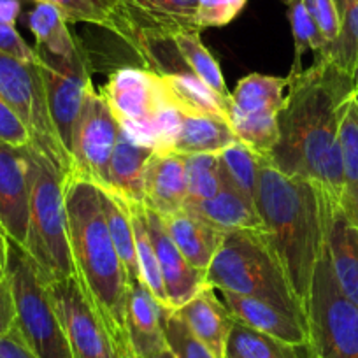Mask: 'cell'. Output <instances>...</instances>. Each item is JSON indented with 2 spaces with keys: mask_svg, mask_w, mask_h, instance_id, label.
Returning <instances> with one entry per match:
<instances>
[{
  "mask_svg": "<svg viewBox=\"0 0 358 358\" xmlns=\"http://www.w3.org/2000/svg\"><path fill=\"white\" fill-rule=\"evenodd\" d=\"M353 92V76L316 58L313 67L288 83L278 113L280 137L267 157L280 172L308 179L337 202L344 187L341 118Z\"/></svg>",
  "mask_w": 358,
  "mask_h": 358,
  "instance_id": "6da1fadb",
  "label": "cell"
},
{
  "mask_svg": "<svg viewBox=\"0 0 358 358\" xmlns=\"http://www.w3.org/2000/svg\"><path fill=\"white\" fill-rule=\"evenodd\" d=\"M255 208L295 295L304 304L325 246L322 192L308 179L283 174L262 157Z\"/></svg>",
  "mask_w": 358,
  "mask_h": 358,
  "instance_id": "7a4b0ae2",
  "label": "cell"
},
{
  "mask_svg": "<svg viewBox=\"0 0 358 358\" xmlns=\"http://www.w3.org/2000/svg\"><path fill=\"white\" fill-rule=\"evenodd\" d=\"M65 206L76 278L122 355L127 351L125 304L129 278L106 223L101 190L90 181L67 176Z\"/></svg>",
  "mask_w": 358,
  "mask_h": 358,
  "instance_id": "3957f363",
  "label": "cell"
},
{
  "mask_svg": "<svg viewBox=\"0 0 358 358\" xmlns=\"http://www.w3.org/2000/svg\"><path fill=\"white\" fill-rule=\"evenodd\" d=\"M206 281L220 292L260 299L308 322L304 304L295 295L265 230L225 234L206 271Z\"/></svg>",
  "mask_w": 358,
  "mask_h": 358,
  "instance_id": "277c9868",
  "label": "cell"
},
{
  "mask_svg": "<svg viewBox=\"0 0 358 358\" xmlns=\"http://www.w3.org/2000/svg\"><path fill=\"white\" fill-rule=\"evenodd\" d=\"M23 248L36 262L48 283L76 278L69 241L65 176L36 148L29 232Z\"/></svg>",
  "mask_w": 358,
  "mask_h": 358,
  "instance_id": "5b68a950",
  "label": "cell"
},
{
  "mask_svg": "<svg viewBox=\"0 0 358 358\" xmlns=\"http://www.w3.org/2000/svg\"><path fill=\"white\" fill-rule=\"evenodd\" d=\"M8 280L16 306V329L37 358H74L67 336L36 262L27 250L9 239Z\"/></svg>",
  "mask_w": 358,
  "mask_h": 358,
  "instance_id": "8992f818",
  "label": "cell"
},
{
  "mask_svg": "<svg viewBox=\"0 0 358 358\" xmlns=\"http://www.w3.org/2000/svg\"><path fill=\"white\" fill-rule=\"evenodd\" d=\"M309 350L318 358H358V306L341 290L323 246L304 302Z\"/></svg>",
  "mask_w": 358,
  "mask_h": 358,
  "instance_id": "52a82bcc",
  "label": "cell"
},
{
  "mask_svg": "<svg viewBox=\"0 0 358 358\" xmlns=\"http://www.w3.org/2000/svg\"><path fill=\"white\" fill-rule=\"evenodd\" d=\"M0 99L23 120L32 134L34 148L50 158L67 178L72 160L51 122L39 64L23 62L0 51Z\"/></svg>",
  "mask_w": 358,
  "mask_h": 358,
  "instance_id": "ba28073f",
  "label": "cell"
},
{
  "mask_svg": "<svg viewBox=\"0 0 358 358\" xmlns=\"http://www.w3.org/2000/svg\"><path fill=\"white\" fill-rule=\"evenodd\" d=\"M102 95L120 127L137 143L155 146L162 113L176 106L160 74L150 69L123 67L109 76Z\"/></svg>",
  "mask_w": 358,
  "mask_h": 358,
  "instance_id": "9c48e42d",
  "label": "cell"
},
{
  "mask_svg": "<svg viewBox=\"0 0 358 358\" xmlns=\"http://www.w3.org/2000/svg\"><path fill=\"white\" fill-rule=\"evenodd\" d=\"M120 123L108 101L95 86L86 92L81 111L72 130L71 158L72 172L69 176L108 187V169L120 136Z\"/></svg>",
  "mask_w": 358,
  "mask_h": 358,
  "instance_id": "30bf717a",
  "label": "cell"
},
{
  "mask_svg": "<svg viewBox=\"0 0 358 358\" xmlns=\"http://www.w3.org/2000/svg\"><path fill=\"white\" fill-rule=\"evenodd\" d=\"M36 53L44 90H46L51 122H53L62 146L71 157L72 130L81 111L86 92L94 86L92 76H90L88 58L83 46H79V50L71 58L55 57L37 48Z\"/></svg>",
  "mask_w": 358,
  "mask_h": 358,
  "instance_id": "8fae6325",
  "label": "cell"
},
{
  "mask_svg": "<svg viewBox=\"0 0 358 358\" xmlns=\"http://www.w3.org/2000/svg\"><path fill=\"white\" fill-rule=\"evenodd\" d=\"M50 294L74 358H122L115 341L83 294L78 278L53 281Z\"/></svg>",
  "mask_w": 358,
  "mask_h": 358,
  "instance_id": "7c38bea8",
  "label": "cell"
},
{
  "mask_svg": "<svg viewBox=\"0 0 358 358\" xmlns=\"http://www.w3.org/2000/svg\"><path fill=\"white\" fill-rule=\"evenodd\" d=\"M34 146L0 141V225L9 239L25 246L30 218Z\"/></svg>",
  "mask_w": 358,
  "mask_h": 358,
  "instance_id": "4fadbf2b",
  "label": "cell"
},
{
  "mask_svg": "<svg viewBox=\"0 0 358 358\" xmlns=\"http://www.w3.org/2000/svg\"><path fill=\"white\" fill-rule=\"evenodd\" d=\"M146 211V227L150 232L151 243L155 246L158 265H160L162 280H164L165 294H167L169 306L172 311L187 304L194 299L204 287H208L204 271L195 268L185 255L179 251L172 237L165 229L162 216L144 206Z\"/></svg>",
  "mask_w": 358,
  "mask_h": 358,
  "instance_id": "5bb4252c",
  "label": "cell"
},
{
  "mask_svg": "<svg viewBox=\"0 0 358 358\" xmlns=\"http://www.w3.org/2000/svg\"><path fill=\"white\" fill-rule=\"evenodd\" d=\"M165 309L143 280L129 281L125 304L127 351L134 358H157L167 348L164 336Z\"/></svg>",
  "mask_w": 358,
  "mask_h": 358,
  "instance_id": "9a60e30c",
  "label": "cell"
},
{
  "mask_svg": "<svg viewBox=\"0 0 358 358\" xmlns=\"http://www.w3.org/2000/svg\"><path fill=\"white\" fill-rule=\"evenodd\" d=\"M322 197L325 213V248L334 276L343 294L358 306V225L348 218L339 202L327 197L323 192Z\"/></svg>",
  "mask_w": 358,
  "mask_h": 358,
  "instance_id": "2e32d148",
  "label": "cell"
},
{
  "mask_svg": "<svg viewBox=\"0 0 358 358\" xmlns=\"http://www.w3.org/2000/svg\"><path fill=\"white\" fill-rule=\"evenodd\" d=\"M222 301L236 322L258 330L290 346H309L308 322L295 318L290 313L244 295L222 292Z\"/></svg>",
  "mask_w": 358,
  "mask_h": 358,
  "instance_id": "e0dca14e",
  "label": "cell"
},
{
  "mask_svg": "<svg viewBox=\"0 0 358 358\" xmlns=\"http://www.w3.org/2000/svg\"><path fill=\"white\" fill-rule=\"evenodd\" d=\"M187 195V157L153 153L144 176V206L167 216L183 208Z\"/></svg>",
  "mask_w": 358,
  "mask_h": 358,
  "instance_id": "ac0fdd59",
  "label": "cell"
},
{
  "mask_svg": "<svg viewBox=\"0 0 358 358\" xmlns=\"http://www.w3.org/2000/svg\"><path fill=\"white\" fill-rule=\"evenodd\" d=\"M123 13L129 18L134 32H148L176 36L197 29L199 0H120Z\"/></svg>",
  "mask_w": 358,
  "mask_h": 358,
  "instance_id": "d6986e66",
  "label": "cell"
},
{
  "mask_svg": "<svg viewBox=\"0 0 358 358\" xmlns=\"http://www.w3.org/2000/svg\"><path fill=\"white\" fill-rule=\"evenodd\" d=\"M194 336L208 346L216 358L225 355L227 337L232 329L234 318L222 299L216 295V288L204 287L194 299L176 309Z\"/></svg>",
  "mask_w": 358,
  "mask_h": 358,
  "instance_id": "ffe728a7",
  "label": "cell"
},
{
  "mask_svg": "<svg viewBox=\"0 0 358 358\" xmlns=\"http://www.w3.org/2000/svg\"><path fill=\"white\" fill-rule=\"evenodd\" d=\"M162 222L185 258L195 268L206 273L218 253L225 234L185 206L172 215L162 216Z\"/></svg>",
  "mask_w": 358,
  "mask_h": 358,
  "instance_id": "44dd1931",
  "label": "cell"
},
{
  "mask_svg": "<svg viewBox=\"0 0 358 358\" xmlns=\"http://www.w3.org/2000/svg\"><path fill=\"white\" fill-rule=\"evenodd\" d=\"M153 153V148L137 143L125 130L120 129L118 141L109 160L106 190L132 204L144 202V176Z\"/></svg>",
  "mask_w": 358,
  "mask_h": 358,
  "instance_id": "7402d4cb",
  "label": "cell"
},
{
  "mask_svg": "<svg viewBox=\"0 0 358 358\" xmlns=\"http://www.w3.org/2000/svg\"><path fill=\"white\" fill-rule=\"evenodd\" d=\"M185 208L204 218L223 234L239 230H264V223L258 216L255 202L227 183H223L215 197L201 202H187Z\"/></svg>",
  "mask_w": 358,
  "mask_h": 358,
  "instance_id": "603a6c76",
  "label": "cell"
},
{
  "mask_svg": "<svg viewBox=\"0 0 358 358\" xmlns=\"http://www.w3.org/2000/svg\"><path fill=\"white\" fill-rule=\"evenodd\" d=\"M62 13L67 23H88L113 34L134 50L136 32L123 13L120 0H36Z\"/></svg>",
  "mask_w": 358,
  "mask_h": 358,
  "instance_id": "cb8c5ba5",
  "label": "cell"
},
{
  "mask_svg": "<svg viewBox=\"0 0 358 358\" xmlns=\"http://www.w3.org/2000/svg\"><path fill=\"white\" fill-rule=\"evenodd\" d=\"M237 141L229 122L216 116L185 115L172 144L171 153L204 155L220 153Z\"/></svg>",
  "mask_w": 358,
  "mask_h": 358,
  "instance_id": "d4e9b609",
  "label": "cell"
},
{
  "mask_svg": "<svg viewBox=\"0 0 358 358\" xmlns=\"http://www.w3.org/2000/svg\"><path fill=\"white\" fill-rule=\"evenodd\" d=\"M162 79L171 92L172 101L181 113L229 120L232 101H223L222 97H218L201 79L195 78L190 69L164 74Z\"/></svg>",
  "mask_w": 358,
  "mask_h": 358,
  "instance_id": "484cf974",
  "label": "cell"
},
{
  "mask_svg": "<svg viewBox=\"0 0 358 358\" xmlns=\"http://www.w3.org/2000/svg\"><path fill=\"white\" fill-rule=\"evenodd\" d=\"M287 78L250 74L237 83L232 94V106L243 115L278 116L285 104Z\"/></svg>",
  "mask_w": 358,
  "mask_h": 358,
  "instance_id": "4316f807",
  "label": "cell"
},
{
  "mask_svg": "<svg viewBox=\"0 0 358 358\" xmlns=\"http://www.w3.org/2000/svg\"><path fill=\"white\" fill-rule=\"evenodd\" d=\"M339 139L344 171V187L339 204L348 218L358 225V108L355 92L344 106Z\"/></svg>",
  "mask_w": 358,
  "mask_h": 358,
  "instance_id": "83f0119b",
  "label": "cell"
},
{
  "mask_svg": "<svg viewBox=\"0 0 358 358\" xmlns=\"http://www.w3.org/2000/svg\"><path fill=\"white\" fill-rule=\"evenodd\" d=\"M309 346H290L234 320L223 358H309Z\"/></svg>",
  "mask_w": 358,
  "mask_h": 358,
  "instance_id": "f1b7e54d",
  "label": "cell"
},
{
  "mask_svg": "<svg viewBox=\"0 0 358 358\" xmlns=\"http://www.w3.org/2000/svg\"><path fill=\"white\" fill-rule=\"evenodd\" d=\"M101 190L102 211H104L106 223H108L109 234H111L113 244L127 271L129 281L141 280L139 264H137L136 253V237H134V225L130 218V209L127 201L115 195L113 192L99 187Z\"/></svg>",
  "mask_w": 358,
  "mask_h": 358,
  "instance_id": "f546056e",
  "label": "cell"
},
{
  "mask_svg": "<svg viewBox=\"0 0 358 358\" xmlns=\"http://www.w3.org/2000/svg\"><path fill=\"white\" fill-rule=\"evenodd\" d=\"M27 23L37 41V50L55 57L71 58L81 46L69 30L67 20L53 6L37 4L29 13Z\"/></svg>",
  "mask_w": 358,
  "mask_h": 358,
  "instance_id": "4dcf8cb0",
  "label": "cell"
},
{
  "mask_svg": "<svg viewBox=\"0 0 358 358\" xmlns=\"http://www.w3.org/2000/svg\"><path fill=\"white\" fill-rule=\"evenodd\" d=\"M179 55L185 60L187 67L201 79L208 88H211L223 101H232V94L227 88L225 78L222 74L218 62L213 57L211 51L204 46L201 39V32L188 30V32H178L172 36Z\"/></svg>",
  "mask_w": 358,
  "mask_h": 358,
  "instance_id": "1f68e13d",
  "label": "cell"
},
{
  "mask_svg": "<svg viewBox=\"0 0 358 358\" xmlns=\"http://www.w3.org/2000/svg\"><path fill=\"white\" fill-rule=\"evenodd\" d=\"M130 209V218H132L134 225V237H136V253H137V264H139L141 280L146 285L148 290L151 292L158 304L165 309V311H172L169 306L167 294H165L164 280H162L160 265H158L157 253H155V246L151 243L150 232L146 227V211H144V202L139 204H132L127 202Z\"/></svg>",
  "mask_w": 358,
  "mask_h": 358,
  "instance_id": "d6a6232c",
  "label": "cell"
},
{
  "mask_svg": "<svg viewBox=\"0 0 358 358\" xmlns=\"http://www.w3.org/2000/svg\"><path fill=\"white\" fill-rule=\"evenodd\" d=\"M287 8L288 22H290L292 36H294V62H292L290 74L287 76L288 83L294 81L295 78L304 72L302 69V57L306 51H313L316 58L325 57L327 44L320 34L318 27L313 22L311 15L308 13L304 6V0H281Z\"/></svg>",
  "mask_w": 358,
  "mask_h": 358,
  "instance_id": "836d02e7",
  "label": "cell"
},
{
  "mask_svg": "<svg viewBox=\"0 0 358 358\" xmlns=\"http://www.w3.org/2000/svg\"><path fill=\"white\" fill-rule=\"evenodd\" d=\"M222 165L223 183L230 185L237 192L255 202L258 185V167H260V155L255 153L250 146L241 141H236L218 153Z\"/></svg>",
  "mask_w": 358,
  "mask_h": 358,
  "instance_id": "e575fe53",
  "label": "cell"
},
{
  "mask_svg": "<svg viewBox=\"0 0 358 358\" xmlns=\"http://www.w3.org/2000/svg\"><path fill=\"white\" fill-rule=\"evenodd\" d=\"M229 125L232 127L237 141L250 146L255 153L267 158L274 150L280 137L278 116H250L230 106Z\"/></svg>",
  "mask_w": 358,
  "mask_h": 358,
  "instance_id": "d590c367",
  "label": "cell"
},
{
  "mask_svg": "<svg viewBox=\"0 0 358 358\" xmlns=\"http://www.w3.org/2000/svg\"><path fill=\"white\" fill-rule=\"evenodd\" d=\"M341 20V36L327 62L353 76L358 67V0H336Z\"/></svg>",
  "mask_w": 358,
  "mask_h": 358,
  "instance_id": "8d00e7d4",
  "label": "cell"
},
{
  "mask_svg": "<svg viewBox=\"0 0 358 358\" xmlns=\"http://www.w3.org/2000/svg\"><path fill=\"white\" fill-rule=\"evenodd\" d=\"M185 157H187L188 185L187 202H201L215 197L223 187L218 153L185 155Z\"/></svg>",
  "mask_w": 358,
  "mask_h": 358,
  "instance_id": "74e56055",
  "label": "cell"
},
{
  "mask_svg": "<svg viewBox=\"0 0 358 358\" xmlns=\"http://www.w3.org/2000/svg\"><path fill=\"white\" fill-rule=\"evenodd\" d=\"M165 344L176 358H216L206 344L194 336L187 323L176 311H167L164 316Z\"/></svg>",
  "mask_w": 358,
  "mask_h": 358,
  "instance_id": "f35d334b",
  "label": "cell"
},
{
  "mask_svg": "<svg viewBox=\"0 0 358 358\" xmlns=\"http://www.w3.org/2000/svg\"><path fill=\"white\" fill-rule=\"evenodd\" d=\"M304 6L325 41L327 51L322 60H327L341 36V20L336 0H304Z\"/></svg>",
  "mask_w": 358,
  "mask_h": 358,
  "instance_id": "ab89813d",
  "label": "cell"
},
{
  "mask_svg": "<svg viewBox=\"0 0 358 358\" xmlns=\"http://www.w3.org/2000/svg\"><path fill=\"white\" fill-rule=\"evenodd\" d=\"M248 0H199L197 15V29H220L229 23H232L237 16L246 8Z\"/></svg>",
  "mask_w": 358,
  "mask_h": 358,
  "instance_id": "60d3db41",
  "label": "cell"
},
{
  "mask_svg": "<svg viewBox=\"0 0 358 358\" xmlns=\"http://www.w3.org/2000/svg\"><path fill=\"white\" fill-rule=\"evenodd\" d=\"M0 141L13 146H34L30 130L2 99H0Z\"/></svg>",
  "mask_w": 358,
  "mask_h": 358,
  "instance_id": "b9f144b4",
  "label": "cell"
},
{
  "mask_svg": "<svg viewBox=\"0 0 358 358\" xmlns=\"http://www.w3.org/2000/svg\"><path fill=\"white\" fill-rule=\"evenodd\" d=\"M0 51L13 55V57L20 58V60L23 62L37 64L36 48L29 46V44L25 43V39L20 36L16 27L13 25V23L6 22L2 16H0Z\"/></svg>",
  "mask_w": 358,
  "mask_h": 358,
  "instance_id": "7bdbcfd3",
  "label": "cell"
},
{
  "mask_svg": "<svg viewBox=\"0 0 358 358\" xmlns=\"http://www.w3.org/2000/svg\"><path fill=\"white\" fill-rule=\"evenodd\" d=\"M16 327V306L9 280L0 281V336H6Z\"/></svg>",
  "mask_w": 358,
  "mask_h": 358,
  "instance_id": "ee69618b",
  "label": "cell"
},
{
  "mask_svg": "<svg viewBox=\"0 0 358 358\" xmlns=\"http://www.w3.org/2000/svg\"><path fill=\"white\" fill-rule=\"evenodd\" d=\"M8 262H9V236L0 225V281L8 280Z\"/></svg>",
  "mask_w": 358,
  "mask_h": 358,
  "instance_id": "f6af8a7d",
  "label": "cell"
},
{
  "mask_svg": "<svg viewBox=\"0 0 358 358\" xmlns=\"http://www.w3.org/2000/svg\"><path fill=\"white\" fill-rule=\"evenodd\" d=\"M18 13H20L18 0H0V16H2L6 22H9L15 25Z\"/></svg>",
  "mask_w": 358,
  "mask_h": 358,
  "instance_id": "bcb514c9",
  "label": "cell"
},
{
  "mask_svg": "<svg viewBox=\"0 0 358 358\" xmlns=\"http://www.w3.org/2000/svg\"><path fill=\"white\" fill-rule=\"evenodd\" d=\"M157 358H176L174 357V355H172L171 353V350H169V348H165V350L164 351H162V353L160 355H158V357Z\"/></svg>",
  "mask_w": 358,
  "mask_h": 358,
  "instance_id": "7dc6e473",
  "label": "cell"
},
{
  "mask_svg": "<svg viewBox=\"0 0 358 358\" xmlns=\"http://www.w3.org/2000/svg\"><path fill=\"white\" fill-rule=\"evenodd\" d=\"M353 81H355V90L358 92V67H357V71L353 72Z\"/></svg>",
  "mask_w": 358,
  "mask_h": 358,
  "instance_id": "c3c4849f",
  "label": "cell"
},
{
  "mask_svg": "<svg viewBox=\"0 0 358 358\" xmlns=\"http://www.w3.org/2000/svg\"><path fill=\"white\" fill-rule=\"evenodd\" d=\"M122 358H134L130 353H122Z\"/></svg>",
  "mask_w": 358,
  "mask_h": 358,
  "instance_id": "681fc988",
  "label": "cell"
},
{
  "mask_svg": "<svg viewBox=\"0 0 358 358\" xmlns=\"http://www.w3.org/2000/svg\"><path fill=\"white\" fill-rule=\"evenodd\" d=\"M355 102H357V108H358V92L355 90Z\"/></svg>",
  "mask_w": 358,
  "mask_h": 358,
  "instance_id": "f907efd6",
  "label": "cell"
},
{
  "mask_svg": "<svg viewBox=\"0 0 358 358\" xmlns=\"http://www.w3.org/2000/svg\"><path fill=\"white\" fill-rule=\"evenodd\" d=\"M309 358H318V357H315V355H313V353H311V357H309Z\"/></svg>",
  "mask_w": 358,
  "mask_h": 358,
  "instance_id": "816d5d0a",
  "label": "cell"
}]
</instances>
